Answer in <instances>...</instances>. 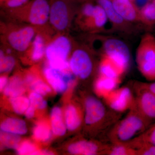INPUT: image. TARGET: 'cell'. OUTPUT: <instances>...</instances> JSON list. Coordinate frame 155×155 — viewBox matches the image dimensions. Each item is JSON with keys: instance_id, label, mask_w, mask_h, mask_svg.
Segmentation results:
<instances>
[{"instance_id": "6da1fadb", "label": "cell", "mask_w": 155, "mask_h": 155, "mask_svg": "<svg viewBox=\"0 0 155 155\" xmlns=\"http://www.w3.org/2000/svg\"><path fill=\"white\" fill-rule=\"evenodd\" d=\"M151 125L134 106L109 130L108 139L111 143H125L140 135Z\"/></svg>"}, {"instance_id": "7a4b0ae2", "label": "cell", "mask_w": 155, "mask_h": 155, "mask_svg": "<svg viewBox=\"0 0 155 155\" xmlns=\"http://www.w3.org/2000/svg\"><path fill=\"white\" fill-rule=\"evenodd\" d=\"M84 105V121L87 126L97 125L108 132L120 119L121 114L107 108L106 104L95 97H87Z\"/></svg>"}, {"instance_id": "3957f363", "label": "cell", "mask_w": 155, "mask_h": 155, "mask_svg": "<svg viewBox=\"0 0 155 155\" xmlns=\"http://www.w3.org/2000/svg\"><path fill=\"white\" fill-rule=\"evenodd\" d=\"M136 58L143 76L149 81H155V38L151 34H146L142 37Z\"/></svg>"}, {"instance_id": "277c9868", "label": "cell", "mask_w": 155, "mask_h": 155, "mask_svg": "<svg viewBox=\"0 0 155 155\" xmlns=\"http://www.w3.org/2000/svg\"><path fill=\"white\" fill-rule=\"evenodd\" d=\"M100 42L99 50L102 56L110 58L125 74L129 68L130 61V51L126 44L114 37L104 38Z\"/></svg>"}, {"instance_id": "5b68a950", "label": "cell", "mask_w": 155, "mask_h": 155, "mask_svg": "<svg viewBox=\"0 0 155 155\" xmlns=\"http://www.w3.org/2000/svg\"><path fill=\"white\" fill-rule=\"evenodd\" d=\"M71 43L67 37H58L46 48L45 54L50 67L64 71L69 67L67 58L71 51Z\"/></svg>"}, {"instance_id": "8992f818", "label": "cell", "mask_w": 155, "mask_h": 155, "mask_svg": "<svg viewBox=\"0 0 155 155\" xmlns=\"http://www.w3.org/2000/svg\"><path fill=\"white\" fill-rule=\"evenodd\" d=\"M11 11L27 14L28 22L35 25H43L49 20L50 2L48 0H30L24 6Z\"/></svg>"}, {"instance_id": "52a82bcc", "label": "cell", "mask_w": 155, "mask_h": 155, "mask_svg": "<svg viewBox=\"0 0 155 155\" xmlns=\"http://www.w3.org/2000/svg\"><path fill=\"white\" fill-rule=\"evenodd\" d=\"M104 99L107 107L120 114L129 111L135 104V97L127 87L116 88Z\"/></svg>"}, {"instance_id": "ba28073f", "label": "cell", "mask_w": 155, "mask_h": 155, "mask_svg": "<svg viewBox=\"0 0 155 155\" xmlns=\"http://www.w3.org/2000/svg\"><path fill=\"white\" fill-rule=\"evenodd\" d=\"M73 2L67 0H50L49 20L54 28L58 31H63L68 27L71 5Z\"/></svg>"}, {"instance_id": "9c48e42d", "label": "cell", "mask_w": 155, "mask_h": 155, "mask_svg": "<svg viewBox=\"0 0 155 155\" xmlns=\"http://www.w3.org/2000/svg\"><path fill=\"white\" fill-rule=\"evenodd\" d=\"M69 66L74 75L84 80L91 75L93 64L89 53L83 48H78L72 53Z\"/></svg>"}, {"instance_id": "30bf717a", "label": "cell", "mask_w": 155, "mask_h": 155, "mask_svg": "<svg viewBox=\"0 0 155 155\" xmlns=\"http://www.w3.org/2000/svg\"><path fill=\"white\" fill-rule=\"evenodd\" d=\"M134 89L136 93L134 106L152 125L155 122V95L145 90Z\"/></svg>"}, {"instance_id": "8fae6325", "label": "cell", "mask_w": 155, "mask_h": 155, "mask_svg": "<svg viewBox=\"0 0 155 155\" xmlns=\"http://www.w3.org/2000/svg\"><path fill=\"white\" fill-rule=\"evenodd\" d=\"M35 29L26 26L14 30L8 35L7 40L12 48L19 52L26 51L35 37Z\"/></svg>"}, {"instance_id": "7c38bea8", "label": "cell", "mask_w": 155, "mask_h": 155, "mask_svg": "<svg viewBox=\"0 0 155 155\" xmlns=\"http://www.w3.org/2000/svg\"><path fill=\"white\" fill-rule=\"evenodd\" d=\"M110 143H99L96 142L81 140L70 144L68 151L74 155H106Z\"/></svg>"}, {"instance_id": "4fadbf2b", "label": "cell", "mask_w": 155, "mask_h": 155, "mask_svg": "<svg viewBox=\"0 0 155 155\" xmlns=\"http://www.w3.org/2000/svg\"><path fill=\"white\" fill-rule=\"evenodd\" d=\"M45 75L50 85L58 92L65 91L68 84L73 80V76L71 74L50 67L45 69Z\"/></svg>"}, {"instance_id": "5bb4252c", "label": "cell", "mask_w": 155, "mask_h": 155, "mask_svg": "<svg viewBox=\"0 0 155 155\" xmlns=\"http://www.w3.org/2000/svg\"><path fill=\"white\" fill-rule=\"evenodd\" d=\"M83 27L89 30L101 31L107 27L110 22L105 10L100 5H95L91 15L81 18Z\"/></svg>"}, {"instance_id": "9a60e30c", "label": "cell", "mask_w": 155, "mask_h": 155, "mask_svg": "<svg viewBox=\"0 0 155 155\" xmlns=\"http://www.w3.org/2000/svg\"><path fill=\"white\" fill-rule=\"evenodd\" d=\"M112 3L116 12L126 22H140L139 11L130 0H113Z\"/></svg>"}, {"instance_id": "2e32d148", "label": "cell", "mask_w": 155, "mask_h": 155, "mask_svg": "<svg viewBox=\"0 0 155 155\" xmlns=\"http://www.w3.org/2000/svg\"><path fill=\"white\" fill-rule=\"evenodd\" d=\"M97 2L105 10L109 21L114 27L122 30L127 28L128 22L116 12L112 2L110 0H97Z\"/></svg>"}, {"instance_id": "e0dca14e", "label": "cell", "mask_w": 155, "mask_h": 155, "mask_svg": "<svg viewBox=\"0 0 155 155\" xmlns=\"http://www.w3.org/2000/svg\"><path fill=\"white\" fill-rule=\"evenodd\" d=\"M100 75L110 78L121 80V78L124 75L119 67L110 58L102 56L99 65Z\"/></svg>"}, {"instance_id": "ac0fdd59", "label": "cell", "mask_w": 155, "mask_h": 155, "mask_svg": "<svg viewBox=\"0 0 155 155\" xmlns=\"http://www.w3.org/2000/svg\"><path fill=\"white\" fill-rule=\"evenodd\" d=\"M120 81L121 80L99 75L94 84L96 93L99 96L104 99L117 88Z\"/></svg>"}, {"instance_id": "d6986e66", "label": "cell", "mask_w": 155, "mask_h": 155, "mask_svg": "<svg viewBox=\"0 0 155 155\" xmlns=\"http://www.w3.org/2000/svg\"><path fill=\"white\" fill-rule=\"evenodd\" d=\"M1 130L17 134H24L27 132L26 124L23 120L16 118L6 119L1 125Z\"/></svg>"}, {"instance_id": "ffe728a7", "label": "cell", "mask_w": 155, "mask_h": 155, "mask_svg": "<svg viewBox=\"0 0 155 155\" xmlns=\"http://www.w3.org/2000/svg\"><path fill=\"white\" fill-rule=\"evenodd\" d=\"M66 123L68 130L73 131L77 130L82 124L81 114L75 106H68L66 110Z\"/></svg>"}, {"instance_id": "44dd1931", "label": "cell", "mask_w": 155, "mask_h": 155, "mask_svg": "<svg viewBox=\"0 0 155 155\" xmlns=\"http://www.w3.org/2000/svg\"><path fill=\"white\" fill-rule=\"evenodd\" d=\"M130 146L134 149L143 143L155 145V122L140 135L128 142Z\"/></svg>"}, {"instance_id": "7402d4cb", "label": "cell", "mask_w": 155, "mask_h": 155, "mask_svg": "<svg viewBox=\"0 0 155 155\" xmlns=\"http://www.w3.org/2000/svg\"><path fill=\"white\" fill-rule=\"evenodd\" d=\"M51 123L53 133L56 135H64L66 128L62 118V112L60 108H53L51 114Z\"/></svg>"}, {"instance_id": "603a6c76", "label": "cell", "mask_w": 155, "mask_h": 155, "mask_svg": "<svg viewBox=\"0 0 155 155\" xmlns=\"http://www.w3.org/2000/svg\"><path fill=\"white\" fill-rule=\"evenodd\" d=\"M140 22L149 27L155 25V0H151L140 12Z\"/></svg>"}, {"instance_id": "cb8c5ba5", "label": "cell", "mask_w": 155, "mask_h": 155, "mask_svg": "<svg viewBox=\"0 0 155 155\" xmlns=\"http://www.w3.org/2000/svg\"><path fill=\"white\" fill-rule=\"evenodd\" d=\"M24 91L23 82L18 77L11 78L4 89V94L12 98L21 95Z\"/></svg>"}, {"instance_id": "d4e9b609", "label": "cell", "mask_w": 155, "mask_h": 155, "mask_svg": "<svg viewBox=\"0 0 155 155\" xmlns=\"http://www.w3.org/2000/svg\"><path fill=\"white\" fill-rule=\"evenodd\" d=\"M106 155H136V150L127 143H110L106 152Z\"/></svg>"}, {"instance_id": "484cf974", "label": "cell", "mask_w": 155, "mask_h": 155, "mask_svg": "<svg viewBox=\"0 0 155 155\" xmlns=\"http://www.w3.org/2000/svg\"><path fill=\"white\" fill-rule=\"evenodd\" d=\"M45 45L43 37L41 35H37L32 41L31 58L34 61L41 60L45 54Z\"/></svg>"}, {"instance_id": "4316f807", "label": "cell", "mask_w": 155, "mask_h": 155, "mask_svg": "<svg viewBox=\"0 0 155 155\" xmlns=\"http://www.w3.org/2000/svg\"><path fill=\"white\" fill-rule=\"evenodd\" d=\"M1 146L8 149H17L18 148L20 137L18 134L6 132L2 130L0 134Z\"/></svg>"}, {"instance_id": "83f0119b", "label": "cell", "mask_w": 155, "mask_h": 155, "mask_svg": "<svg viewBox=\"0 0 155 155\" xmlns=\"http://www.w3.org/2000/svg\"><path fill=\"white\" fill-rule=\"evenodd\" d=\"M11 102L14 111L19 114L25 113L30 105L29 99L21 96L12 98Z\"/></svg>"}, {"instance_id": "f1b7e54d", "label": "cell", "mask_w": 155, "mask_h": 155, "mask_svg": "<svg viewBox=\"0 0 155 155\" xmlns=\"http://www.w3.org/2000/svg\"><path fill=\"white\" fill-rule=\"evenodd\" d=\"M35 138L40 141H47L51 135L49 127L44 124H40L34 127L33 131Z\"/></svg>"}, {"instance_id": "f546056e", "label": "cell", "mask_w": 155, "mask_h": 155, "mask_svg": "<svg viewBox=\"0 0 155 155\" xmlns=\"http://www.w3.org/2000/svg\"><path fill=\"white\" fill-rule=\"evenodd\" d=\"M15 61L11 56H5L2 50L0 53V71L1 73L11 71L14 68Z\"/></svg>"}, {"instance_id": "4dcf8cb0", "label": "cell", "mask_w": 155, "mask_h": 155, "mask_svg": "<svg viewBox=\"0 0 155 155\" xmlns=\"http://www.w3.org/2000/svg\"><path fill=\"white\" fill-rule=\"evenodd\" d=\"M31 105L38 109H43L47 106V102L43 98L41 95L36 92L31 94L29 97Z\"/></svg>"}, {"instance_id": "1f68e13d", "label": "cell", "mask_w": 155, "mask_h": 155, "mask_svg": "<svg viewBox=\"0 0 155 155\" xmlns=\"http://www.w3.org/2000/svg\"><path fill=\"white\" fill-rule=\"evenodd\" d=\"M31 87L35 92L41 95H45L51 91L49 86L41 80L34 81Z\"/></svg>"}, {"instance_id": "d6a6232c", "label": "cell", "mask_w": 155, "mask_h": 155, "mask_svg": "<svg viewBox=\"0 0 155 155\" xmlns=\"http://www.w3.org/2000/svg\"><path fill=\"white\" fill-rule=\"evenodd\" d=\"M17 152L19 155H32L36 150V148L32 143L25 141L17 148Z\"/></svg>"}, {"instance_id": "836d02e7", "label": "cell", "mask_w": 155, "mask_h": 155, "mask_svg": "<svg viewBox=\"0 0 155 155\" xmlns=\"http://www.w3.org/2000/svg\"><path fill=\"white\" fill-rule=\"evenodd\" d=\"M136 155H155V145L150 143L140 145L137 148Z\"/></svg>"}, {"instance_id": "e575fe53", "label": "cell", "mask_w": 155, "mask_h": 155, "mask_svg": "<svg viewBox=\"0 0 155 155\" xmlns=\"http://www.w3.org/2000/svg\"><path fill=\"white\" fill-rule=\"evenodd\" d=\"M30 1V0H7L2 4V5L9 10H13L24 6Z\"/></svg>"}, {"instance_id": "d590c367", "label": "cell", "mask_w": 155, "mask_h": 155, "mask_svg": "<svg viewBox=\"0 0 155 155\" xmlns=\"http://www.w3.org/2000/svg\"><path fill=\"white\" fill-rule=\"evenodd\" d=\"M134 87L145 90L155 95V81L149 83L136 82Z\"/></svg>"}, {"instance_id": "8d00e7d4", "label": "cell", "mask_w": 155, "mask_h": 155, "mask_svg": "<svg viewBox=\"0 0 155 155\" xmlns=\"http://www.w3.org/2000/svg\"><path fill=\"white\" fill-rule=\"evenodd\" d=\"M133 3L139 12L150 2L151 0H133Z\"/></svg>"}, {"instance_id": "74e56055", "label": "cell", "mask_w": 155, "mask_h": 155, "mask_svg": "<svg viewBox=\"0 0 155 155\" xmlns=\"http://www.w3.org/2000/svg\"><path fill=\"white\" fill-rule=\"evenodd\" d=\"M35 109V107L30 105L25 112V117L28 119L32 118L34 116Z\"/></svg>"}, {"instance_id": "f35d334b", "label": "cell", "mask_w": 155, "mask_h": 155, "mask_svg": "<svg viewBox=\"0 0 155 155\" xmlns=\"http://www.w3.org/2000/svg\"><path fill=\"white\" fill-rule=\"evenodd\" d=\"M8 84V78L5 76H2L0 78V89L1 91L4 90Z\"/></svg>"}, {"instance_id": "ab89813d", "label": "cell", "mask_w": 155, "mask_h": 155, "mask_svg": "<svg viewBox=\"0 0 155 155\" xmlns=\"http://www.w3.org/2000/svg\"><path fill=\"white\" fill-rule=\"evenodd\" d=\"M53 154L52 153L48 151H35L32 153V155H51Z\"/></svg>"}, {"instance_id": "60d3db41", "label": "cell", "mask_w": 155, "mask_h": 155, "mask_svg": "<svg viewBox=\"0 0 155 155\" xmlns=\"http://www.w3.org/2000/svg\"><path fill=\"white\" fill-rule=\"evenodd\" d=\"M0 1H1V5H2L3 3H4L6 1H7V0H0Z\"/></svg>"}, {"instance_id": "b9f144b4", "label": "cell", "mask_w": 155, "mask_h": 155, "mask_svg": "<svg viewBox=\"0 0 155 155\" xmlns=\"http://www.w3.org/2000/svg\"><path fill=\"white\" fill-rule=\"evenodd\" d=\"M67 1H73V2H74V1H75L76 0H67Z\"/></svg>"}]
</instances>
